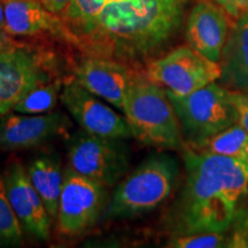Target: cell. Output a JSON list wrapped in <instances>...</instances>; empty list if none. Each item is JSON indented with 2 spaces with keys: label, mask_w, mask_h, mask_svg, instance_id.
<instances>
[{
  "label": "cell",
  "mask_w": 248,
  "mask_h": 248,
  "mask_svg": "<svg viewBox=\"0 0 248 248\" xmlns=\"http://www.w3.org/2000/svg\"><path fill=\"white\" fill-rule=\"evenodd\" d=\"M135 77L124 64L101 58L86 59L75 70V78L83 88L121 111Z\"/></svg>",
  "instance_id": "cell-14"
},
{
  "label": "cell",
  "mask_w": 248,
  "mask_h": 248,
  "mask_svg": "<svg viewBox=\"0 0 248 248\" xmlns=\"http://www.w3.org/2000/svg\"><path fill=\"white\" fill-rule=\"evenodd\" d=\"M106 186L83 177L67 167L59 200L57 228L71 237L94 224L107 206Z\"/></svg>",
  "instance_id": "cell-8"
},
{
  "label": "cell",
  "mask_w": 248,
  "mask_h": 248,
  "mask_svg": "<svg viewBox=\"0 0 248 248\" xmlns=\"http://www.w3.org/2000/svg\"><path fill=\"white\" fill-rule=\"evenodd\" d=\"M226 232H197L173 234L167 247L172 248H219L228 247Z\"/></svg>",
  "instance_id": "cell-22"
},
{
  "label": "cell",
  "mask_w": 248,
  "mask_h": 248,
  "mask_svg": "<svg viewBox=\"0 0 248 248\" xmlns=\"http://www.w3.org/2000/svg\"><path fill=\"white\" fill-rule=\"evenodd\" d=\"M2 176L8 200L23 231L37 239H47L53 222L30 181L28 170L15 161L6 168Z\"/></svg>",
  "instance_id": "cell-11"
},
{
  "label": "cell",
  "mask_w": 248,
  "mask_h": 248,
  "mask_svg": "<svg viewBox=\"0 0 248 248\" xmlns=\"http://www.w3.org/2000/svg\"><path fill=\"white\" fill-rule=\"evenodd\" d=\"M5 15H4V2L0 1V29L4 30Z\"/></svg>",
  "instance_id": "cell-27"
},
{
  "label": "cell",
  "mask_w": 248,
  "mask_h": 248,
  "mask_svg": "<svg viewBox=\"0 0 248 248\" xmlns=\"http://www.w3.org/2000/svg\"><path fill=\"white\" fill-rule=\"evenodd\" d=\"M78 175L113 186L129 168V152L122 139L77 132L68 148V166Z\"/></svg>",
  "instance_id": "cell-6"
},
{
  "label": "cell",
  "mask_w": 248,
  "mask_h": 248,
  "mask_svg": "<svg viewBox=\"0 0 248 248\" xmlns=\"http://www.w3.org/2000/svg\"><path fill=\"white\" fill-rule=\"evenodd\" d=\"M106 6L107 0H70L63 13L68 21L79 27L82 32L94 23Z\"/></svg>",
  "instance_id": "cell-21"
},
{
  "label": "cell",
  "mask_w": 248,
  "mask_h": 248,
  "mask_svg": "<svg viewBox=\"0 0 248 248\" xmlns=\"http://www.w3.org/2000/svg\"><path fill=\"white\" fill-rule=\"evenodd\" d=\"M68 126L69 121L60 113L28 115L9 111L0 119V148L16 151L38 146L66 133Z\"/></svg>",
  "instance_id": "cell-12"
},
{
  "label": "cell",
  "mask_w": 248,
  "mask_h": 248,
  "mask_svg": "<svg viewBox=\"0 0 248 248\" xmlns=\"http://www.w3.org/2000/svg\"><path fill=\"white\" fill-rule=\"evenodd\" d=\"M116 1H121V0H107V5L110 4V2H116Z\"/></svg>",
  "instance_id": "cell-28"
},
{
  "label": "cell",
  "mask_w": 248,
  "mask_h": 248,
  "mask_svg": "<svg viewBox=\"0 0 248 248\" xmlns=\"http://www.w3.org/2000/svg\"><path fill=\"white\" fill-rule=\"evenodd\" d=\"M0 1H1V2H7V1H13V0H0ZM40 1H42V0H40Z\"/></svg>",
  "instance_id": "cell-29"
},
{
  "label": "cell",
  "mask_w": 248,
  "mask_h": 248,
  "mask_svg": "<svg viewBox=\"0 0 248 248\" xmlns=\"http://www.w3.org/2000/svg\"><path fill=\"white\" fill-rule=\"evenodd\" d=\"M123 114L132 136L147 146L161 150L183 147V132L167 90L145 76L136 75Z\"/></svg>",
  "instance_id": "cell-3"
},
{
  "label": "cell",
  "mask_w": 248,
  "mask_h": 248,
  "mask_svg": "<svg viewBox=\"0 0 248 248\" xmlns=\"http://www.w3.org/2000/svg\"><path fill=\"white\" fill-rule=\"evenodd\" d=\"M23 232L21 223L8 200L4 176L0 173V247L21 246Z\"/></svg>",
  "instance_id": "cell-20"
},
{
  "label": "cell",
  "mask_w": 248,
  "mask_h": 248,
  "mask_svg": "<svg viewBox=\"0 0 248 248\" xmlns=\"http://www.w3.org/2000/svg\"><path fill=\"white\" fill-rule=\"evenodd\" d=\"M43 5L54 14H59L67 8L70 0H42Z\"/></svg>",
  "instance_id": "cell-25"
},
{
  "label": "cell",
  "mask_w": 248,
  "mask_h": 248,
  "mask_svg": "<svg viewBox=\"0 0 248 248\" xmlns=\"http://www.w3.org/2000/svg\"><path fill=\"white\" fill-rule=\"evenodd\" d=\"M184 0H121L104 8L83 30L93 42L124 57L152 53L181 26Z\"/></svg>",
  "instance_id": "cell-2"
},
{
  "label": "cell",
  "mask_w": 248,
  "mask_h": 248,
  "mask_svg": "<svg viewBox=\"0 0 248 248\" xmlns=\"http://www.w3.org/2000/svg\"><path fill=\"white\" fill-rule=\"evenodd\" d=\"M248 145V133L239 123H235L230 128L216 133L212 137L197 144L186 146L203 153L222 155V156L234 157L243 160L244 152Z\"/></svg>",
  "instance_id": "cell-18"
},
{
  "label": "cell",
  "mask_w": 248,
  "mask_h": 248,
  "mask_svg": "<svg viewBox=\"0 0 248 248\" xmlns=\"http://www.w3.org/2000/svg\"><path fill=\"white\" fill-rule=\"evenodd\" d=\"M230 29L228 14L218 5L199 0L186 22V42L209 60L219 62Z\"/></svg>",
  "instance_id": "cell-13"
},
{
  "label": "cell",
  "mask_w": 248,
  "mask_h": 248,
  "mask_svg": "<svg viewBox=\"0 0 248 248\" xmlns=\"http://www.w3.org/2000/svg\"><path fill=\"white\" fill-rule=\"evenodd\" d=\"M168 93L187 145L197 144L238 123L230 90L216 82L187 95Z\"/></svg>",
  "instance_id": "cell-5"
},
{
  "label": "cell",
  "mask_w": 248,
  "mask_h": 248,
  "mask_svg": "<svg viewBox=\"0 0 248 248\" xmlns=\"http://www.w3.org/2000/svg\"><path fill=\"white\" fill-rule=\"evenodd\" d=\"M51 82L47 60L26 45H17L0 53V115L13 110L15 105L33 89Z\"/></svg>",
  "instance_id": "cell-9"
},
{
  "label": "cell",
  "mask_w": 248,
  "mask_h": 248,
  "mask_svg": "<svg viewBox=\"0 0 248 248\" xmlns=\"http://www.w3.org/2000/svg\"><path fill=\"white\" fill-rule=\"evenodd\" d=\"M219 62L209 60L190 45L173 48L148 64L146 76L175 95H187L221 78Z\"/></svg>",
  "instance_id": "cell-7"
},
{
  "label": "cell",
  "mask_w": 248,
  "mask_h": 248,
  "mask_svg": "<svg viewBox=\"0 0 248 248\" xmlns=\"http://www.w3.org/2000/svg\"><path fill=\"white\" fill-rule=\"evenodd\" d=\"M4 30L11 36H35L61 30V21L40 0L4 2Z\"/></svg>",
  "instance_id": "cell-15"
},
{
  "label": "cell",
  "mask_w": 248,
  "mask_h": 248,
  "mask_svg": "<svg viewBox=\"0 0 248 248\" xmlns=\"http://www.w3.org/2000/svg\"><path fill=\"white\" fill-rule=\"evenodd\" d=\"M27 170L30 181L42 198L52 222L55 223L63 184V172L60 162L54 156L43 155L31 161Z\"/></svg>",
  "instance_id": "cell-17"
},
{
  "label": "cell",
  "mask_w": 248,
  "mask_h": 248,
  "mask_svg": "<svg viewBox=\"0 0 248 248\" xmlns=\"http://www.w3.org/2000/svg\"><path fill=\"white\" fill-rule=\"evenodd\" d=\"M185 184L171 213L173 234L228 232L248 191V163L184 147Z\"/></svg>",
  "instance_id": "cell-1"
},
{
  "label": "cell",
  "mask_w": 248,
  "mask_h": 248,
  "mask_svg": "<svg viewBox=\"0 0 248 248\" xmlns=\"http://www.w3.org/2000/svg\"><path fill=\"white\" fill-rule=\"evenodd\" d=\"M223 84L248 92V14L235 18L219 60Z\"/></svg>",
  "instance_id": "cell-16"
},
{
  "label": "cell",
  "mask_w": 248,
  "mask_h": 248,
  "mask_svg": "<svg viewBox=\"0 0 248 248\" xmlns=\"http://www.w3.org/2000/svg\"><path fill=\"white\" fill-rule=\"evenodd\" d=\"M63 106L85 132L107 138L125 139L132 133L125 116L120 115L73 78L62 85Z\"/></svg>",
  "instance_id": "cell-10"
},
{
  "label": "cell",
  "mask_w": 248,
  "mask_h": 248,
  "mask_svg": "<svg viewBox=\"0 0 248 248\" xmlns=\"http://www.w3.org/2000/svg\"><path fill=\"white\" fill-rule=\"evenodd\" d=\"M61 89V83L59 80L48 82L33 89L18 101L13 108L14 113L28 114V115H37L45 114L52 110L57 105L59 91Z\"/></svg>",
  "instance_id": "cell-19"
},
{
  "label": "cell",
  "mask_w": 248,
  "mask_h": 248,
  "mask_svg": "<svg viewBox=\"0 0 248 248\" xmlns=\"http://www.w3.org/2000/svg\"><path fill=\"white\" fill-rule=\"evenodd\" d=\"M177 176L178 164L170 155L148 157L120 183L102 218H129L155 209L171 194Z\"/></svg>",
  "instance_id": "cell-4"
},
{
  "label": "cell",
  "mask_w": 248,
  "mask_h": 248,
  "mask_svg": "<svg viewBox=\"0 0 248 248\" xmlns=\"http://www.w3.org/2000/svg\"><path fill=\"white\" fill-rule=\"evenodd\" d=\"M17 45L20 44L15 42L9 33L6 32L5 30L0 29V53H1V52L7 51L9 48H13Z\"/></svg>",
  "instance_id": "cell-26"
},
{
  "label": "cell",
  "mask_w": 248,
  "mask_h": 248,
  "mask_svg": "<svg viewBox=\"0 0 248 248\" xmlns=\"http://www.w3.org/2000/svg\"><path fill=\"white\" fill-rule=\"evenodd\" d=\"M230 98L237 110L238 123L248 133V94L238 90H230Z\"/></svg>",
  "instance_id": "cell-23"
},
{
  "label": "cell",
  "mask_w": 248,
  "mask_h": 248,
  "mask_svg": "<svg viewBox=\"0 0 248 248\" xmlns=\"http://www.w3.org/2000/svg\"><path fill=\"white\" fill-rule=\"evenodd\" d=\"M229 16L238 18L248 14V0H213Z\"/></svg>",
  "instance_id": "cell-24"
}]
</instances>
